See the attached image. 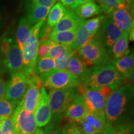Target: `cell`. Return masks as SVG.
Returning <instances> with one entry per match:
<instances>
[{
    "label": "cell",
    "instance_id": "277c9868",
    "mask_svg": "<svg viewBox=\"0 0 134 134\" xmlns=\"http://www.w3.org/2000/svg\"><path fill=\"white\" fill-rule=\"evenodd\" d=\"M78 88L79 94L83 97L87 111L99 112L104 111L108 98L119 87L105 86L94 88L88 85H80Z\"/></svg>",
    "mask_w": 134,
    "mask_h": 134
},
{
    "label": "cell",
    "instance_id": "4316f807",
    "mask_svg": "<svg viewBox=\"0 0 134 134\" xmlns=\"http://www.w3.org/2000/svg\"><path fill=\"white\" fill-rule=\"evenodd\" d=\"M102 134H133V127L130 124H106Z\"/></svg>",
    "mask_w": 134,
    "mask_h": 134
},
{
    "label": "cell",
    "instance_id": "4fadbf2b",
    "mask_svg": "<svg viewBox=\"0 0 134 134\" xmlns=\"http://www.w3.org/2000/svg\"><path fill=\"white\" fill-rule=\"evenodd\" d=\"M28 86L27 77L22 72L13 73L6 85L5 98L18 105L24 96Z\"/></svg>",
    "mask_w": 134,
    "mask_h": 134
},
{
    "label": "cell",
    "instance_id": "7bdbcfd3",
    "mask_svg": "<svg viewBox=\"0 0 134 134\" xmlns=\"http://www.w3.org/2000/svg\"><path fill=\"white\" fill-rule=\"evenodd\" d=\"M32 134H44L43 133V129H39V128H37V130L34 132Z\"/></svg>",
    "mask_w": 134,
    "mask_h": 134
},
{
    "label": "cell",
    "instance_id": "30bf717a",
    "mask_svg": "<svg viewBox=\"0 0 134 134\" xmlns=\"http://www.w3.org/2000/svg\"><path fill=\"white\" fill-rule=\"evenodd\" d=\"M76 124L81 134H102L107 124L104 111L87 112Z\"/></svg>",
    "mask_w": 134,
    "mask_h": 134
},
{
    "label": "cell",
    "instance_id": "8fae6325",
    "mask_svg": "<svg viewBox=\"0 0 134 134\" xmlns=\"http://www.w3.org/2000/svg\"><path fill=\"white\" fill-rule=\"evenodd\" d=\"M28 86L24 96L20 102L25 109L34 113L39 98L40 91L43 86L39 75L34 73L27 77Z\"/></svg>",
    "mask_w": 134,
    "mask_h": 134
},
{
    "label": "cell",
    "instance_id": "2e32d148",
    "mask_svg": "<svg viewBox=\"0 0 134 134\" xmlns=\"http://www.w3.org/2000/svg\"><path fill=\"white\" fill-rule=\"evenodd\" d=\"M87 109L84 101L83 97L79 94L75 98L65 111L63 119L69 122H76L83 118L87 113Z\"/></svg>",
    "mask_w": 134,
    "mask_h": 134
},
{
    "label": "cell",
    "instance_id": "836d02e7",
    "mask_svg": "<svg viewBox=\"0 0 134 134\" xmlns=\"http://www.w3.org/2000/svg\"><path fill=\"white\" fill-rule=\"evenodd\" d=\"M76 52L70 51L60 59L55 60L54 70H67L70 58Z\"/></svg>",
    "mask_w": 134,
    "mask_h": 134
},
{
    "label": "cell",
    "instance_id": "74e56055",
    "mask_svg": "<svg viewBox=\"0 0 134 134\" xmlns=\"http://www.w3.org/2000/svg\"><path fill=\"white\" fill-rule=\"evenodd\" d=\"M30 2L34 4L47 7L50 9L57 2V0H31Z\"/></svg>",
    "mask_w": 134,
    "mask_h": 134
},
{
    "label": "cell",
    "instance_id": "5bb4252c",
    "mask_svg": "<svg viewBox=\"0 0 134 134\" xmlns=\"http://www.w3.org/2000/svg\"><path fill=\"white\" fill-rule=\"evenodd\" d=\"M110 15L115 25L122 32L129 33L133 26V4L127 3L125 1L120 3Z\"/></svg>",
    "mask_w": 134,
    "mask_h": 134
},
{
    "label": "cell",
    "instance_id": "e575fe53",
    "mask_svg": "<svg viewBox=\"0 0 134 134\" xmlns=\"http://www.w3.org/2000/svg\"><path fill=\"white\" fill-rule=\"evenodd\" d=\"M53 43H54V42H53L52 41H51L49 39L43 41H38L37 58H43L46 57L47 53L50 48L51 47Z\"/></svg>",
    "mask_w": 134,
    "mask_h": 134
},
{
    "label": "cell",
    "instance_id": "7402d4cb",
    "mask_svg": "<svg viewBox=\"0 0 134 134\" xmlns=\"http://www.w3.org/2000/svg\"><path fill=\"white\" fill-rule=\"evenodd\" d=\"M74 13L78 18L83 20L99 14L101 11L97 3L91 0L75 8Z\"/></svg>",
    "mask_w": 134,
    "mask_h": 134
},
{
    "label": "cell",
    "instance_id": "9a60e30c",
    "mask_svg": "<svg viewBox=\"0 0 134 134\" xmlns=\"http://www.w3.org/2000/svg\"><path fill=\"white\" fill-rule=\"evenodd\" d=\"M34 115L37 126L39 128L46 126L51 122L52 112L48 99V94L43 86L40 91L39 98L34 112Z\"/></svg>",
    "mask_w": 134,
    "mask_h": 134
},
{
    "label": "cell",
    "instance_id": "e0dca14e",
    "mask_svg": "<svg viewBox=\"0 0 134 134\" xmlns=\"http://www.w3.org/2000/svg\"><path fill=\"white\" fill-rule=\"evenodd\" d=\"M83 20L80 19L72 10H67L63 18L53 28V32H64L77 30Z\"/></svg>",
    "mask_w": 134,
    "mask_h": 134
},
{
    "label": "cell",
    "instance_id": "f1b7e54d",
    "mask_svg": "<svg viewBox=\"0 0 134 134\" xmlns=\"http://www.w3.org/2000/svg\"><path fill=\"white\" fill-rule=\"evenodd\" d=\"M70 51H73L70 46L53 43L50 48L49 50L47 53L46 57L52 58L53 60H58L62 58L67 53ZM75 52V51H74Z\"/></svg>",
    "mask_w": 134,
    "mask_h": 134
},
{
    "label": "cell",
    "instance_id": "7a4b0ae2",
    "mask_svg": "<svg viewBox=\"0 0 134 134\" xmlns=\"http://www.w3.org/2000/svg\"><path fill=\"white\" fill-rule=\"evenodd\" d=\"M80 81L81 85L94 88L105 86L120 87L124 83L125 78L110 61L108 64L87 68Z\"/></svg>",
    "mask_w": 134,
    "mask_h": 134
},
{
    "label": "cell",
    "instance_id": "484cf974",
    "mask_svg": "<svg viewBox=\"0 0 134 134\" xmlns=\"http://www.w3.org/2000/svg\"><path fill=\"white\" fill-rule=\"evenodd\" d=\"M87 68H88L86 65L80 57L76 53H74L70 58L67 70L72 75L77 76L80 79L86 71Z\"/></svg>",
    "mask_w": 134,
    "mask_h": 134
},
{
    "label": "cell",
    "instance_id": "bcb514c9",
    "mask_svg": "<svg viewBox=\"0 0 134 134\" xmlns=\"http://www.w3.org/2000/svg\"><path fill=\"white\" fill-rule=\"evenodd\" d=\"M1 118H0V124H1Z\"/></svg>",
    "mask_w": 134,
    "mask_h": 134
},
{
    "label": "cell",
    "instance_id": "60d3db41",
    "mask_svg": "<svg viewBox=\"0 0 134 134\" xmlns=\"http://www.w3.org/2000/svg\"><path fill=\"white\" fill-rule=\"evenodd\" d=\"M90 1H91V0H76V3H75L70 8H71V9H75V8L80 6V5L83 4L84 3H86Z\"/></svg>",
    "mask_w": 134,
    "mask_h": 134
},
{
    "label": "cell",
    "instance_id": "83f0119b",
    "mask_svg": "<svg viewBox=\"0 0 134 134\" xmlns=\"http://www.w3.org/2000/svg\"><path fill=\"white\" fill-rule=\"evenodd\" d=\"M54 67L55 60L52 58L48 57L37 58L35 68V73L38 75H41L53 70Z\"/></svg>",
    "mask_w": 134,
    "mask_h": 134
},
{
    "label": "cell",
    "instance_id": "d4e9b609",
    "mask_svg": "<svg viewBox=\"0 0 134 134\" xmlns=\"http://www.w3.org/2000/svg\"><path fill=\"white\" fill-rule=\"evenodd\" d=\"M76 30L58 32H52L50 34L48 39L55 43L70 46L74 42L76 37Z\"/></svg>",
    "mask_w": 134,
    "mask_h": 134
},
{
    "label": "cell",
    "instance_id": "cb8c5ba5",
    "mask_svg": "<svg viewBox=\"0 0 134 134\" xmlns=\"http://www.w3.org/2000/svg\"><path fill=\"white\" fill-rule=\"evenodd\" d=\"M66 11L67 9L62 4L60 3H55L50 9L47 21V25L50 28L53 29L63 18Z\"/></svg>",
    "mask_w": 134,
    "mask_h": 134
},
{
    "label": "cell",
    "instance_id": "3957f363",
    "mask_svg": "<svg viewBox=\"0 0 134 134\" xmlns=\"http://www.w3.org/2000/svg\"><path fill=\"white\" fill-rule=\"evenodd\" d=\"M48 99L52 112V123L58 124L63 119L65 111L73 100L79 94L78 88L51 90Z\"/></svg>",
    "mask_w": 134,
    "mask_h": 134
},
{
    "label": "cell",
    "instance_id": "f35d334b",
    "mask_svg": "<svg viewBox=\"0 0 134 134\" xmlns=\"http://www.w3.org/2000/svg\"><path fill=\"white\" fill-rule=\"evenodd\" d=\"M6 85H7V84L6 83V82L0 77V99L5 98Z\"/></svg>",
    "mask_w": 134,
    "mask_h": 134
},
{
    "label": "cell",
    "instance_id": "d6986e66",
    "mask_svg": "<svg viewBox=\"0 0 134 134\" xmlns=\"http://www.w3.org/2000/svg\"><path fill=\"white\" fill-rule=\"evenodd\" d=\"M34 26L26 17L20 18L16 31V42L21 52L25 43L31 35Z\"/></svg>",
    "mask_w": 134,
    "mask_h": 134
},
{
    "label": "cell",
    "instance_id": "1f68e13d",
    "mask_svg": "<svg viewBox=\"0 0 134 134\" xmlns=\"http://www.w3.org/2000/svg\"><path fill=\"white\" fill-rule=\"evenodd\" d=\"M97 3L101 12L105 14H110L115 10L119 5L117 0H93Z\"/></svg>",
    "mask_w": 134,
    "mask_h": 134
},
{
    "label": "cell",
    "instance_id": "ba28073f",
    "mask_svg": "<svg viewBox=\"0 0 134 134\" xmlns=\"http://www.w3.org/2000/svg\"><path fill=\"white\" fill-rule=\"evenodd\" d=\"M3 61L6 68L11 73L23 71V54L16 41L12 38H4L0 47Z\"/></svg>",
    "mask_w": 134,
    "mask_h": 134
},
{
    "label": "cell",
    "instance_id": "7c38bea8",
    "mask_svg": "<svg viewBox=\"0 0 134 134\" xmlns=\"http://www.w3.org/2000/svg\"><path fill=\"white\" fill-rule=\"evenodd\" d=\"M99 30V32L97 33V36L103 43L109 55H110L114 43L119 39L123 32L115 25L110 14H107L104 17Z\"/></svg>",
    "mask_w": 134,
    "mask_h": 134
},
{
    "label": "cell",
    "instance_id": "ab89813d",
    "mask_svg": "<svg viewBox=\"0 0 134 134\" xmlns=\"http://www.w3.org/2000/svg\"><path fill=\"white\" fill-rule=\"evenodd\" d=\"M65 7L71 8L76 3V0H60Z\"/></svg>",
    "mask_w": 134,
    "mask_h": 134
},
{
    "label": "cell",
    "instance_id": "f546056e",
    "mask_svg": "<svg viewBox=\"0 0 134 134\" xmlns=\"http://www.w3.org/2000/svg\"><path fill=\"white\" fill-rule=\"evenodd\" d=\"M18 104L5 98L0 99V118L1 119L13 116Z\"/></svg>",
    "mask_w": 134,
    "mask_h": 134
},
{
    "label": "cell",
    "instance_id": "d6a6232c",
    "mask_svg": "<svg viewBox=\"0 0 134 134\" xmlns=\"http://www.w3.org/2000/svg\"><path fill=\"white\" fill-rule=\"evenodd\" d=\"M0 130L1 134H15L12 116L1 119Z\"/></svg>",
    "mask_w": 134,
    "mask_h": 134
},
{
    "label": "cell",
    "instance_id": "f6af8a7d",
    "mask_svg": "<svg viewBox=\"0 0 134 134\" xmlns=\"http://www.w3.org/2000/svg\"><path fill=\"white\" fill-rule=\"evenodd\" d=\"M117 1H118L119 3V4H120V3H121L125 2V0H117Z\"/></svg>",
    "mask_w": 134,
    "mask_h": 134
},
{
    "label": "cell",
    "instance_id": "9c48e42d",
    "mask_svg": "<svg viewBox=\"0 0 134 134\" xmlns=\"http://www.w3.org/2000/svg\"><path fill=\"white\" fill-rule=\"evenodd\" d=\"M12 118L15 134H32L37 129L34 113L26 110L20 103L15 109Z\"/></svg>",
    "mask_w": 134,
    "mask_h": 134
},
{
    "label": "cell",
    "instance_id": "44dd1931",
    "mask_svg": "<svg viewBox=\"0 0 134 134\" xmlns=\"http://www.w3.org/2000/svg\"><path fill=\"white\" fill-rule=\"evenodd\" d=\"M130 53L129 49V33L123 32L119 39L114 43L110 52V57H113L114 60L123 57Z\"/></svg>",
    "mask_w": 134,
    "mask_h": 134
},
{
    "label": "cell",
    "instance_id": "7dc6e473",
    "mask_svg": "<svg viewBox=\"0 0 134 134\" xmlns=\"http://www.w3.org/2000/svg\"><path fill=\"white\" fill-rule=\"evenodd\" d=\"M0 134H1V130H0Z\"/></svg>",
    "mask_w": 134,
    "mask_h": 134
},
{
    "label": "cell",
    "instance_id": "ee69618b",
    "mask_svg": "<svg viewBox=\"0 0 134 134\" xmlns=\"http://www.w3.org/2000/svg\"><path fill=\"white\" fill-rule=\"evenodd\" d=\"M125 1L127 3H130V4H133V0H125Z\"/></svg>",
    "mask_w": 134,
    "mask_h": 134
},
{
    "label": "cell",
    "instance_id": "ffe728a7",
    "mask_svg": "<svg viewBox=\"0 0 134 134\" xmlns=\"http://www.w3.org/2000/svg\"><path fill=\"white\" fill-rule=\"evenodd\" d=\"M111 63L125 80L127 79L130 73L133 71V53H130L122 58L111 60Z\"/></svg>",
    "mask_w": 134,
    "mask_h": 134
},
{
    "label": "cell",
    "instance_id": "5b68a950",
    "mask_svg": "<svg viewBox=\"0 0 134 134\" xmlns=\"http://www.w3.org/2000/svg\"><path fill=\"white\" fill-rule=\"evenodd\" d=\"M77 51L78 55L87 67L104 65L111 61L110 55L97 36Z\"/></svg>",
    "mask_w": 134,
    "mask_h": 134
},
{
    "label": "cell",
    "instance_id": "4dcf8cb0",
    "mask_svg": "<svg viewBox=\"0 0 134 134\" xmlns=\"http://www.w3.org/2000/svg\"><path fill=\"white\" fill-rule=\"evenodd\" d=\"M104 17V15H100L91 19L84 21V26L85 29L91 36H95L99 31Z\"/></svg>",
    "mask_w": 134,
    "mask_h": 134
},
{
    "label": "cell",
    "instance_id": "b9f144b4",
    "mask_svg": "<svg viewBox=\"0 0 134 134\" xmlns=\"http://www.w3.org/2000/svg\"><path fill=\"white\" fill-rule=\"evenodd\" d=\"M134 28L133 26H132L131 29H130L129 32V40L130 41H133L134 39Z\"/></svg>",
    "mask_w": 134,
    "mask_h": 134
},
{
    "label": "cell",
    "instance_id": "8992f818",
    "mask_svg": "<svg viewBox=\"0 0 134 134\" xmlns=\"http://www.w3.org/2000/svg\"><path fill=\"white\" fill-rule=\"evenodd\" d=\"M46 21H42L34 25L32 31L25 43L23 47V73L27 78L35 73V68L37 60L38 35L40 31Z\"/></svg>",
    "mask_w": 134,
    "mask_h": 134
},
{
    "label": "cell",
    "instance_id": "8d00e7d4",
    "mask_svg": "<svg viewBox=\"0 0 134 134\" xmlns=\"http://www.w3.org/2000/svg\"><path fill=\"white\" fill-rule=\"evenodd\" d=\"M44 134H61V128L57 124L49 123L43 129Z\"/></svg>",
    "mask_w": 134,
    "mask_h": 134
},
{
    "label": "cell",
    "instance_id": "52a82bcc",
    "mask_svg": "<svg viewBox=\"0 0 134 134\" xmlns=\"http://www.w3.org/2000/svg\"><path fill=\"white\" fill-rule=\"evenodd\" d=\"M43 86L50 90L76 88L81 85L78 77L72 75L68 70H52L39 75Z\"/></svg>",
    "mask_w": 134,
    "mask_h": 134
},
{
    "label": "cell",
    "instance_id": "d590c367",
    "mask_svg": "<svg viewBox=\"0 0 134 134\" xmlns=\"http://www.w3.org/2000/svg\"><path fill=\"white\" fill-rule=\"evenodd\" d=\"M61 134H81L76 123L69 122L61 129Z\"/></svg>",
    "mask_w": 134,
    "mask_h": 134
},
{
    "label": "cell",
    "instance_id": "603a6c76",
    "mask_svg": "<svg viewBox=\"0 0 134 134\" xmlns=\"http://www.w3.org/2000/svg\"><path fill=\"white\" fill-rule=\"evenodd\" d=\"M94 37V36H91L85 29L83 21L76 30V37H75L74 42L70 46L73 51L77 52V50L80 47L91 41Z\"/></svg>",
    "mask_w": 134,
    "mask_h": 134
},
{
    "label": "cell",
    "instance_id": "6da1fadb",
    "mask_svg": "<svg viewBox=\"0 0 134 134\" xmlns=\"http://www.w3.org/2000/svg\"><path fill=\"white\" fill-rule=\"evenodd\" d=\"M133 94V85L125 84L120 86L110 95L104 108L107 124H123L122 122L127 110L131 106Z\"/></svg>",
    "mask_w": 134,
    "mask_h": 134
},
{
    "label": "cell",
    "instance_id": "ac0fdd59",
    "mask_svg": "<svg viewBox=\"0 0 134 134\" xmlns=\"http://www.w3.org/2000/svg\"><path fill=\"white\" fill-rule=\"evenodd\" d=\"M49 11V8L29 2L26 9V18L30 23L34 26L40 21H46Z\"/></svg>",
    "mask_w": 134,
    "mask_h": 134
}]
</instances>
